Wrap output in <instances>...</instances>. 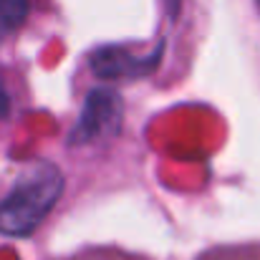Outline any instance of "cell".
I'll list each match as a JSON object with an SVG mask.
<instances>
[{
    "label": "cell",
    "mask_w": 260,
    "mask_h": 260,
    "mask_svg": "<svg viewBox=\"0 0 260 260\" xmlns=\"http://www.w3.org/2000/svg\"><path fill=\"white\" fill-rule=\"evenodd\" d=\"M61 194L63 174L48 162L36 165L0 200V233L10 238L30 235L51 215Z\"/></svg>",
    "instance_id": "6da1fadb"
},
{
    "label": "cell",
    "mask_w": 260,
    "mask_h": 260,
    "mask_svg": "<svg viewBox=\"0 0 260 260\" xmlns=\"http://www.w3.org/2000/svg\"><path fill=\"white\" fill-rule=\"evenodd\" d=\"M121 116H124V104L116 91H111V88L88 91L86 101H84V111L69 134V144L84 147V144H91L93 139L116 134Z\"/></svg>",
    "instance_id": "7a4b0ae2"
},
{
    "label": "cell",
    "mask_w": 260,
    "mask_h": 260,
    "mask_svg": "<svg viewBox=\"0 0 260 260\" xmlns=\"http://www.w3.org/2000/svg\"><path fill=\"white\" fill-rule=\"evenodd\" d=\"M165 46H157L152 51V56H132L126 48L121 46H106L99 48L91 56V71L104 79V81H114V79H139L152 74L159 66V56H162Z\"/></svg>",
    "instance_id": "3957f363"
},
{
    "label": "cell",
    "mask_w": 260,
    "mask_h": 260,
    "mask_svg": "<svg viewBox=\"0 0 260 260\" xmlns=\"http://www.w3.org/2000/svg\"><path fill=\"white\" fill-rule=\"evenodd\" d=\"M30 13V0H0V38L18 30Z\"/></svg>",
    "instance_id": "277c9868"
},
{
    "label": "cell",
    "mask_w": 260,
    "mask_h": 260,
    "mask_svg": "<svg viewBox=\"0 0 260 260\" xmlns=\"http://www.w3.org/2000/svg\"><path fill=\"white\" fill-rule=\"evenodd\" d=\"M8 111H10V99H8L5 88H3V84H0V119H5Z\"/></svg>",
    "instance_id": "5b68a950"
},
{
    "label": "cell",
    "mask_w": 260,
    "mask_h": 260,
    "mask_svg": "<svg viewBox=\"0 0 260 260\" xmlns=\"http://www.w3.org/2000/svg\"><path fill=\"white\" fill-rule=\"evenodd\" d=\"M258 8H260V0H258Z\"/></svg>",
    "instance_id": "8992f818"
}]
</instances>
